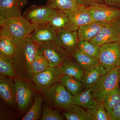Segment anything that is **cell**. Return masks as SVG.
I'll list each match as a JSON object with an SVG mask.
<instances>
[{
  "instance_id": "cell-1",
  "label": "cell",
  "mask_w": 120,
  "mask_h": 120,
  "mask_svg": "<svg viewBox=\"0 0 120 120\" xmlns=\"http://www.w3.org/2000/svg\"><path fill=\"white\" fill-rule=\"evenodd\" d=\"M30 36L16 44L12 57L17 77L27 81L32 80L31 65L39 48Z\"/></svg>"
},
{
  "instance_id": "cell-2",
  "label": "cell",
  "mask_w": 120,
  "mask_h": 120,
  "mask_svg": "<svg viewBox=\"0 0 120 120\" xmlns=\"http://www.w3.org/2000/svg\"><path fill=\"white\" fill-rule=\"evenodd\" d=\"M0 26V35L11 39L15 44L30 36L36 27L22 15L9 19Z\"/></svg>"
},
{
  "instance_id": "cell-3",
  "label": "cell",
  "mask_w": 120,
  "mask_h": 120,
  "mask_svg": "<svg viewBox=\"0 0 120 120\" xmlns=\"http://www.w3.org/2000/svg\"><path fill=\"white\" fill-rule=\"evenodd\" d=\"M120 80V67L109 71L91 88L93 97L101 102L110 92L119 87Z\"/></svg>"
},
{
  "instance_id": "cell-4",
  "label": "cell",
  "mask_w": 120,
  "mask_h": 120,
  "mask_svg": "<svg viewBox=\"0 0 120 120\" xmlns=\"http://www.w3.org/2000/svg\"><path fill=\"white\" fill-rule=\"evenodd\" d=\"M45 91L46 99L57 107L66 110L73 105V96L60 82H56Z\"/></svg>"
},
{
  "instance_id": "cell-5",
  "label": "cell",
  "mask_w": 120,
  "mask_h": 120,
  "mask_svg": "<svg viewBox=\"0 0 120 120\" xmlns=\"http://www.w3.org/2000/svg\"><path fill=\"white\" fill-rule=\"evenodd\" d=\"M99 63L108 71L120 67V45L111 42L100 46Z\"/></svg>"
},
{
  "instance_id": "cell-6",
  "label": "cell",
  "mask_w": 120,
  "mask_h": 120,
  "mask_svg": "<svg viewBox=\"0 0 120 120\" xmlns=\"http://www.w3.org/2000/svg\"><path fill=\"white\" fill-rule=\"evenodd\" d=\"M93 45L101 46L111 42H120V20L109 23L90 41Z\"/></svg>"
},
{
  "instance_id": "cell-7",
  "label": "cell",
  "mask_w": 120,
  "mask_h": 120,
  "mask_svg": "<svg viewBox=\"0 0 120 120\" xmlns=\"http://www.w3.org/2000/svg\"><path fill=\"white\" fill-rule=\"evenodd\" d=\"M94 21L110 23L120 20V8L99 3L88 7Z\"/></svg>"
},
{
  "instance_id": "cell-8",
  "label": "cell",
  "mask_w": 120,
  "mask_h": 120,
  "mask_svg": "<svg viewBox=\"0 0 120 120\" xmlns=\"http://www.w3.org/2000/svg\"><path fill=\"white\" fill-rule=\"evenodd\" d=\"M30 37L39 47L56 45V31L48 23L37 26Z\"/></svg>"
},
{
  "instance_id": "cell-9",
  "label": "cell",
  "mask_w": 120,
  "mask_h": 120,
  "mask_svg": "<svg viewBox=\"0 0 120 120\" xmlns=\"http://www.w3.org/2000/svg\"><path fill=\"white\" fill-rule=\"evenodd\" d=\"M64 12L68 18L71 30L77 31L80 27L94 21L88 7L79 5Z\"/></svg>"
},
{
  "instance_id": "cell-10",
  "label": "cell",
  "mask_w": 120,
  "mask_h": 120,
  "mask_svg": "<svg viewBox=\"0 0 120 120\" xmlns=\"http://www.w3.org/2000/svg\"><path fill=\"white\" fill-rule=\"evenodd\" d=\"M16 90V101L18 108L23 112L30 105L34 91L28 81L16 77L14 78Z\"/></svg>"
},
{
  "instance_id": "cell-11",
  "label": "cell",
  "mask_w": 120,
  "mask_h": 120,
  "mask_svg": "<svg viewBox=\"0 0 120 120\" xmlns=\"http://www.w3.org/2000/svg\"><path fill=\"white\" fill-rule=\"evenodd\" d=\"M53 9L46 4L45 5H32L27 8L22 16L35 26L47 23Z\"/></svg>"
},
{
  "instance_id": "cell-12",
  "label": "cell",
  "mask_w": 120,
  "mask_h": 120,
  "mask_svg": "<svg viewBox=\"0 0 120 120\" xmlns=\"http://www.w3.org/2000/svg\"><path fill=\"white\" fill-rule=\"evenodd\" d=\"M56 32V45L72 56L78 49L79 39L77 31L64 30Z\"/></svg>"
},
{
  "instance_id": "cell-13",
  "label": "cell",
  "mask_w": 120,
  "mask_h": 120,
  "mask_svg": "<svg viewBox=\"0 0 120 120\" xmlns=\"http://www.w3.org/2000/svg\"><path fill=\"white\" fill-rule=\"evenodd\" d=\"M61 76L58 67H49L42 72L34 76L32 81L38 89L45 91L59 81Z\"/></svg>"
},
{
  "instance_id": "cell-14",
  "label": "cell",
  "mask_w": 120,
  "mask_h": 120,
  "mask_svg": "<svg viewBox=\"0 0 120 120\" xmlns=\"http://www.w3.org/2000/svg\"><path fill=\"white\" fill-rule=\"evenodd\" d=\"M39 51L46 58L49 67H57L71 55L57 45L45 47H39Z\"/></svg>"
},
{
  "instance_id": "cell-15",
  "label": "cell",
  "mask_w": 120,
  "mask_h": 120,
  "mask_svg": "<svg viewBox=\"0 0 120 120\" xmlns=\"http://www.w3.org/2000/svg\"><path fill=\"white\" fill-rule=\"evenodd\" d=\"M12 79L0 75V96L6 104L14 107L16 104L15 87Z\"/></svg>"
},
{
  "instance_id": "cell-16",
  "label": "cell",
  "mask_w": 120,
  "mask_h": 120,
  "mask_svg": "<svg viewBox=\"0 0 120 120\" xmlns=\"http://www.w3.org/2000/svg\"><path fill=\"white\" fill-rule=\"evenodd\" d=\"M22 15L19 0H0V24Z\"/></svg>"
},
{
  "instance_id": "cell-17",
  "label": "cell",
  "mask_w": 120,
  "mask_h": 120,
  "mask_svg": "<svg viewBox=\"0 0 120 120\" xmlns=\"http://www.w3.org/2000/svg\"><path fill=\"white\" fill-rule=\"evenodd\" d=\"M109 23L94 21L80 27L77 30L79 41H90Z\"/></svg>"
},
{
  "instance_id": "cell-18",
  "label": "cell",
  "mask_w": 120,
  "mask_h": 120,
  "mask_svg": "<svg viewBox=\"0 0 120 120\" xmlns=\"http://www.w3.org/2000/svg\"><path fill=\"white\" fill-rule=\"evenodd\" d=\"M101 64L84 72L82 82L85 89L92 88L101 77L108 72Z\"/></svg>"
},
{
  "instance_id": "cell-19",
  "label": "cell",
  "mask_w": 120,
  "mask_h": 120,
  "mask_svg": "<svg viewBox=\"0 0 120 120\" xmlns=\"http://www.w3.org/2000/svg\"><path fill=\"white\" fill-rule=\"evenodd\" d=\"M58 69L61 76H70L82 82L84 71L77 62L71 60V58L65 60L58 67Z\"/></svg>"
},
{
  "instance_id": "cell-20",
  "label": "cell",
  "mask_w": 120,
  "mask_h": 120,
  "mask_svg": "<svg viewBox=\"0 0 120 120\" xmlns=\"http://www.w3.org/2000/svg\"><path fill=\"white\" fill-rule=\"evenodd\" d=\"M47 23L56 31L62 30H69V21L64 11L53 9Z\"/></svg>"
},
{
  "instance_id": "cell-21",
  "label": "cell",
  "mask_w": 120,
  "mask_h": 120,
  "mask_svg": "<svg viewBox=\"0 0 120 120\" xmlns=\"http://www.w3.org/2000/svg\"><path fill=\"white\" fill-rule=\"evenodd\" d=\"M97 101L92 95L91 88L86 89L73 96V105L88 109H92Z\"/></svg>"
},
{
  "instance_id": "cell-22",
  "label": "cell",
  "mask_w": 120,
  "mask_h": 120,
  "mask_svg": "<svg viewBox=\"0 0 120 120\" xmlns=\"http://www.w3.org/2000/svg\"><path fill=\"white\" fill-rule=\"evenodd\" d=\"M72 56L84 72L93 68L100 64L98 59L91 57L79 49L73 53Z\"/></svg>"
},
{
  "instance_id": "cell-23",
  "label": "cell",
  "mask_w": 120,
  "mask_h": 120,
  "mask_svg": "<svg viewBox=\"0 0 120 120\" xmlns=\"http://www.w3.org/2000/svg\"><path fill=\"white\" fill-rule=\"evenodd\" d=\"M65 118L68 120H93L92 116L87 111H85L77 105L72 106L63 113Z\"/></svg>"
},
{
  "instance_id": "cell-24",
  "label": "cell",
  "mask_w": 120,
  "mask_h": 120,
  "mask_svg": "<svg viewBox=\"0 0 120 120\" xmlns=\"http://www.w3.org/2000/svg\"><path fill=\"white\" fill-rule=\"evenodd\" d=\"M59 81L72 96L82 91L83 87L82 82L72 76L68 75L61 76Z\"/></svg>"
},
{
  "instance_id": "cell-25",
  "label": "cell",
  "mask_w": 120,
  "mask_h": 120,
  "mask_svg": "<svg viewBox=\"0 0 120 120\" xmlns=\"http://www.w3.org/2000/svg\"><path fill=\"white\" fill-rule=\"evenodd\" d=\"M0 73L1 75L12 79L17 77L12 57L0 54Z\"/></svg>"
},
{
  "instance_id": "cell-26",
  "label": "cell",
  "mask_w": 120,
  "mask_h": 120,
  "mask_svg": "<svg viewBox=\"0 0 120 120\" xmlns=\"http://www.w3.org/2000/svg\"><path fill=\"white\" fill-rule=\"evenodd\" d=\"M120 102V89L118 87L110 92L101 101L102 104L110 115L112 109Z\"/></svg>"
},
{
  "instance_id": "cell-27",
  "label": "cell",
  "mask_w": 120,
  "mask_h": 120,
  "mask_svg": "<svg viewBox=\"0 0 120 120\" xmlns=\"http://www.w3.org/2000/svg\"><path fill=\"white\" fill-rule=\"evenodd\" d=\"M49 67V63L47 59L38 49L31 65V72L33 76L42 72Z\"/></svg>"
},
{
  "instance_id": "cell-28",
  "label": "cell",
  "mask_w": 120,
  "mask_h": 120,
  "mask_svg": "<svg viewBox=\"0 0 120 120\" xmlns=\"http://www.w3.org/2000/svg\"><path fill=\"white\" fill-rule=\"evenodd\" d=\"M87 111L92 116L93 120H112L110 115L99 101H97L94 106Z\"/></svg>"
},
{
  "instance_id": "cell-29",
  "label": "cell",
  "mask_w": 120,
  "mask_h": 120,
  "mask_svg": "<svg viewBox=\"0 0 120 120\" xmlns=\"http://www.w3.org/2000/svg\"><path fill=\"white\" fill-rule=\"evenodd\" d=\"M53 9L65 11L79 6L75 0H48L46 4Z\"/></svg>"
},
{
  "instance_id": "cell-30",
  "label": "cell",
  "mask_w": 120,
  "mask_h": 120,
  "mask_svg": "<svg viewBox=\"0 0 120 120\" xmlns=\"http://www.w3.org/2000/svg\"><path fill=\"white\" fill-rule=\"evenodd\" d=\"M0 54L13 57L16 49V44L11 39L0 35Z\"/></svg>"
},
{
  "instance_id": "cell-31",
  "label": "cell",
  "mask_w": 120,
  "mask_h": 120,
  "mask_svg": "<svg viewBox=\"0 0 120 120\" xmlns=\"http://www.w3.org/2000/svg\"><path fill=\"white\" fill-rule=\"evenodd\" d=\"M42 98L41 96L37 97L30 109L22 118V120H37L41 115Z\"/></svg>"
},
{
  "instance_id": "cell-32",
  "label": "cell",
  "mask_w": 120,
  "mask_h": 120,
  "mask_svg": "<svg viewBox=\"0 0 120 120\" xmlns=\"http://www.w3.org/2000/svg\"><path fill=\"white\" fill-rule=\"evenodd\" d=\"M78 49L91 57L98 59L100 46L93 45L90 41H79Z\"/></svg>"
},
{
  "instance_id": "cell-33",
  "label": "cell",
  "mask_w": 120,
  "mask_h": 120,
  "mask_svg": "<svg viewBox=\"0 0 120 120\" xmlns=\"http://www.w3.org/2000/svg\"><path fill=\"white\" fill-rule=\"evenodd\" d=\"M41 120H62L64 118L57 111L54 110L48 106L43 109Z\"/></svg>"
},
{
  "instance_id": "cell-34",
  "label": "cell",
  "mask_w": 120,
  "mask_h": 120,
  "mask_svg": "<svg viewBox=\"0 0 120 120\" xmlns=\"http://www.w3.org/2000/svg\"><path fill=\"white\" fill-rule=\"evenodd\" d=\"M110 115L112 120H120V102L113 107Z\"/></svg>"
},
{
  "instance_id": "cell-35",
  "label": "cell",
  "mask_w": 120,
  "mask_h": 120,
  "mask_svg": "<svg viewBox=\"0 0 120 120\" xmlns=\"http://www.w3.org/2000/svg\"><path fill=\"white\" fill-rule=\"evenodd\" d=\"M102 0H75L77 4L80 5L89 7L95 3H99Z\"/></svg>"
},
{
  "instance_id": "cell-36",
  "label": "cell",
  "mask_w": 120,
  "mask_h": 120,
  "mask_svg": "<svg viewBox=\"0 0 120 120\" xmlns=\"http://www.w3.org/2000/svg\"><path fill=\"white\" fill-rule=\"evenodd\" d=\"M106 4L120 8V0H103Z\"/></svg>"
},
{
  "instance_id": "cell-37",
  "label": "cell",
  "mask_w": 120,
  "mask_h": 120,
  "mask_svg": "<svg viewBox=\"0 0 120 120\" xmlns=\"http://www.w3.org/2000/svg\"><path fill=\"white\" fill-rule=\"evenodd\" d=\"M19 1L21 9L27 4V0H19Z\"/></svg>"
},
{
  "instance_id": "cell-38",
  "label": "cell",
  "mask_w": 120,
  "mask_h": 120,
  "mask_svg": "<svg viewBox=\"0 0 120 120\" xmlns=\"http://www.w3.org/2000/svg\"></svg>"
},
{
  "instance_id": "cell-39",
  "label": "cell",
  "mask_w": 120,
  "mask_h": 120,
  "mask_svg": "<svg viewBox=\"0 0 120 120\" xmlns=\"http://www.w3.org/2000/svg\"></svg>"
}]
</instances>
